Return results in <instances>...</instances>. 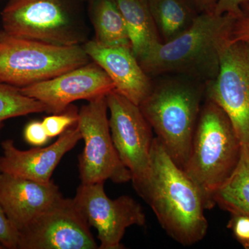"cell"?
I'll list each match as a JSON object with an SVG mask.
<instances>
[{
	"instance_id": "obj_1",
	"label": "cell",
	"mask_w": 249,
	"mask_h": 249,
	"mask_svg": "<svg viewBox=\"0 0 249 249\" xmlns=\"http://www.w3.org/2000/svg\"><path fill=\"white\" fill-rule=\"evenodd\" d=\"M138 194L150 205L163 230L180 245L190 247L204 238L209 224L202 194L157 137L148 178Z\"/></svg>"
},
{
	"instance_id": "obj_2",
	"label": "cell",
	"mask_w": 249,
	"mask_h": 249,
	"mask_svg": "<svg viewBox=\"0 0 249 249\" xmlns=\"http://www.w3.org/2000/svg\"><path fill=\"white\" fill-rule=\"evenodd\" d=\"M232 18L229 14L201 13L188 30L173 40L160 42L139 64L149 76L178 73L205 83L213 80Z\"/></svg>"
},
{
	"instance_id": "obj_3",
	"label": "cell",
	"mask_w": 249,
	"mask_h": 249,
	"mask_svg": "<svg viewBox=\"0 0 249 249\" xmlns=\"http://www.w3.org/2000/svg\"><path fill=\"white\" fill-rule=\"evenodd\" d=\"M242 142L222 108L206 99L200 113L188 160L183 168L204 197L206 209L213 208L214 193L230 178L240 160Z\"/></svg>"
},
{
	"instance_id": "obj_4",
	"label": "cell",
	"mask_w": 249,
	"mask_h": 249,
	"mask_svg": "<svg viewBox=\"0 0 249 249\" xmlns=\"http://www.w3.org/2000/svg\"><path fill=\"white\" fill-rule=\"evenodd\" d=\"M162 80L139 105L172 160L184 168L201 111L205 88L194 80Z\"/></svg>"
},
{
	"instance_id": "obj_5",
	"label": "cell",
	"mask_w": 249,
	"mask_h": 249,
	"mask_svg": "<svg viewBox=\"0 0 249 249\" xmlns=\"http://www.w3.org/2000/svg\"><path fill=\"white\" fill-rule=\"evenodd\" d=\"M88 0H9L1 12L3 31L50 45H83L88 40Z\"/></svg>"
},
{
	"instance_id": "obj_6",
	"label": "cell",
	"mask_w": 249,
	"mask_h": 249,
	"mask_svg": "<svg viewBox=\"0 0 249 249\" xmlns=\"http://www.w3.org/2000/svg\"><path fill=\"white\" fill-rule=\"evenodd\" d=\"M91 61L83 45L61 47L0 31V82L19 89Z\"/></svg>"
},
{
	"instance_id": "obj_7",
	"label": "cell",
	"mask_w": 249,
	"mask_h": 249,
	"mask_svg": "<svg viewBox=\"0 0 249 249\" xmlns=\"http://www.w3.org/2000/svg\"><path fill=\"white\" fill-rule=\"evenodd\" d=\"M78 111L77 123L85 147L79 157L81 183L128 182L130 172L124 166L116 151L109 125L106 96L88 101Z\"/></svg>"
},
{
	"instance_id": "obj_8",
	"label": "cell",
	"mask_w": 249,
	"mask_h": 249,
	"mask_svg": "<svg viewBox=\"0 0 249 249\" xmlns=\"http://www.w3.org/2000/svg\"><path fill=\"white\" fill-rule=\"evenodd\" d=\"M111 138L118 155L129 170L137 193L145 186L150 170L152 128L140 107L112 91L107 96Z\"/></svg>"
},
{
	"instance_id": "obj_9",
	"label": "cell",
	"mask_w": 249,
	"mask_h": 249,
	"mask_svg": "<svg viewBox=\"0 0 249 249\" xmlns=\"http://www.w3.org/2000/svg\"><path fill=\"white\" fill-rule=\"evenodd\" d=\"M205 85L206 99L225 111L242 144L249 145V45L228 40L217 76Z\"/></svg>"
},
{
	"instance_id": "obj_10",
	"label": "cell",
	"mask_w": 249,
	"mask_h": 249,
	"mask_svg": "<svg viewBox=\"0 0 249 249\" xmlns=\"http://www.w3.org/2000/svg\"><path fill=\"white\" fill-rule=\"evenodd\" d=\"M90 226L73 199L60 196L19 232V249H96Z\"/></svg>"
},
{
	"instance_id": "obj_11",
	"label": "cell",
	"mask_w": 249,
	"mask_h": 249,
	"mask_svg": "<svg viewBox=\"0 0 249 249\" xmlns=\"http://www.w3.org/2000/svg\"><path fill=\"white\" fill-rule=\"evenodd\" d=\"M105 182L81 183L73 198L90 227L98 232L99 249H123L121 241L126 229L143 227L146 217L141 204L130 196L108 197Z\"/></svg>"
},
{
	"instance_id": "obj_12",
	"label": "cell",
	"mask_w": 249,
	"mask_h": 249,
	"mask_svg": "<svg viewBox=\"0 0 249 249\" xmlns=\"http://www.w3.org/2000/svg\"><path fill=\"white\" fill-rule=\"evenodd\" d=\"M20 90L26 96L43 103L49 114H59L78 100L90 101L107 96L114 91V85L106 72L91 61Z\"/></svg>"
},
{
	"instance_id": "obj_13",
	"label": "cell",
	"mask_w": 249,
	"mask_h": 249,
	"mask_svg": "<svg viewBox=\"0 0 249 249\" xmlns=\"http://www.w3.org/2000/svg\"><path fill=\"white\" fill-rule=\"evenodd\" d=\"M82 140L77 124L59 136L56 142L47 147H36L20 150L14 142L7 139L1 142L0 173L9 174L37 181L48 183L62 157Z\"/></svg>"
},
{
	"instance_id": "obj_14",
	"label": "cell",
	"mask_w": 249,
	"mask_h": 249,
	"mask_svg": "<svg viewBox=\"0 0 249 249\" xmlns=\"http://www.w3.org/2000/svg\"><path fill=\"white\" fill-rule=\"evenodd\" d=\"M61 196L53 181L37 182L0 173V204L18 233Z\"/></svg>"
},
{
	"instance_id": "obj_15",
	"label": "cell",
	"mask_w": 249,
	"mask_h": 249,
	"mask_svg": "<svg viewBox=\"0 0 249 249\" xmlns=\"http://www.w3.org/2000/svg\"><path fill=\"white\" fill-rule=\"evenodd\" d=\"M87 54L111 78L114 91L139 105L148 96L153 84L129 47H105L94 40L83 45Z\"/></svg>"
},
{
	"instance_id": "obj_16",
	"label": "cell",
	"mask_w": 249,
	"mask_h": 249,
	"mask_svg": "<svg viewBox=\"0 0 249 249\" xmlns=\"http://www.w3.org/2000/svg\"><path fill=\"white\" fill-rule=\"evenodd\" d=\"M115 1L124 16L132 53L139 61L162 42L148 0Z\"/></svg>"
},
{
	"instance_id": "obj_17",
	"label": "cell",
	"mask_w": 249,
	"mask_h": 249,
	"mask_svg": "<svg viewBox=\"0 0 249 249\" xmlns=\"http://www.w3.org/2000/svg\"><path fill=\"white\" fill-rule=\"evenodd\" d=\"M87 4L96 44L105 47L131 48L124 16L115 0H88Z\"/></svg>"
},
{
	"instance_id": "obj_18",
	"label": "cell",
	"mask_w": 249,
	"mask_h": 249,
	"mask_svg": "<svg viewBox=\"0 0 249 249\" xmlns=\"http://www.w3.org/2000/svg\"><path fill=\"white\" fill-rule=\"evenodd\" d=\"M148 2L163 42L188 30L199 14L191 0H148Z\"/></svg>"
},
{
	"instance_id": "obj_19",
	"label": "cell",
	"mask_w": 249,
	"mask_h": 249,
	"mask_svg": "<svg viewBox=\"0 0 249 249\" xmlns=\"http://www.w3.org/2000/svg\"><path fill=\"white\" fill-rule=\"evenodd\" d=\"M214 204L231 214L249 217V145L242 144L240 160L230 178L214 193Z\"/></svg>"
},
{
	"instance_id": "obj_20",
	"label": "cell",
	"mask_w": 249,
	"mask_h": 249,
	"mask_svg": "<svg viewBox=\"0 0 249 249\" xmlns=\"http://www.w3.org/2000/svg\"><path fill=\"white\" fill-rule=\"evenodd\" d=\"M42 112H47L43 103L26 96L19 88L0 82V132L8 119Z\"/></svg>"
},
{
	"instance_id": "obj_21",
	"label": "cell",
	"mask_w": 249,
	"mask_h": 249,
	"mask_svg": "<svg viewBox=\"0 0 249 249\" xmlns=\"http://www.w3.org/2000/svg\"><path fill=\"white\" fill-rule=\"evenodd\" d=\"M78 120V108L70 105L65 111L47 116L42 122L49 138L52 139L61 135L67 129L76 124Z\"/></svg>"
},
{
	"instance_id": "obj_22",
	"label": "cell",
	"mask_w": 249,
	"mask_h": 249,
	"mask_svg": "<svg viewBox=\"0 0 249 249\" xmlns=\"http://www.w3.org/2000/svg\"><path fill=\"white\" fill-rule=\"evenodd\" d=\"M229 41L243 42L249 45V2L242 4L240 14L233 16Z\"/></svg>"
},
{
	"instance_id": "obj_23",
	"label": "cell",
	"mask_w": 249,
	"mask_h": 249,
	"mask_svg": "<svg viewBox=\"0 0 249 249\" xmlns=\"http://www.w3.org/2000/svg\"><path fill=\"white\" fill-rule=\"evenodd\" d=\"M230 220L228 223V229H230L234 237L245 249H249V217L242 214H231Z\"/></svg>"
},
{
	"instance_id": "obj_24",
	"label": "cell",
	"mask_w": 249,
	"mask_h": 249,
	"mask_svg": "<svg viewBox=\"0 0 249 249\" xmlns=\"http://www.w3.org/2000/svg\"><path fill=\"white\" fill-rule=\"evenodd\" d=\"M19 234L10 222L0 204V244L4 249H18Z\"/></svg>"
},
{
	"instance_id": "obj_25",
	"label": "cell",
	"mask_w": 249,
	"mask_h": 249,
	"mask_svg": "<svg viewBox=\"0 0 249 249\" xmlns=\"http://www.w3.org/2000/svg\"><path fill=\"white\" fill-rule=\"evenodd\" d=\"M24 138L28 143L35 147L43 146L50 139L42 122L38 121H31L26 125Z\"/></svg>"
},
{
	"instance_id": "obj_26",
	"label": "cell",
	"mask_w": 249,
	"mask_h": 249,
	"mask_svg": "<svg viewBox=\"0 0 249 249\" xmlns=\"http://www.w3.org/2000/svg\"><path fill=\"white\" fill-rule=\"evenodd\" d=\"M247 2H249V0H217L214 13L217 15L236 16L240 14L241 6Z\"/></svg>"
},
{
	"instance_id": "obj_27",
	"label": "cell",
	"mask_w": 249,
	"mask_h": 249,
	"mask_svg": "<svg viewBox=\"0 0 249 249\" xmlns=\"http://www.w3.org/2000/svg\"><path fill=\"white\" fill-rule=\"evenodd\" d=\"M199 14L214 12L217 0H191Z\"/></svg>"
},
{
	"instance_id": "obj_28",
	"label": "cell",
	"mask_w": 249,
	"mask_h": 249,
	"mask_svg": "<svg viewBox=\"0 0 249 249\" xmlns=\"http://www.w3.org/2000/svg\"><path fill=\"white\" fill-rule=\"evenodd\" d=\"M4 249V247H3V246L1 245V244H0V249Z\"/></svg>"
}]
</instances>
